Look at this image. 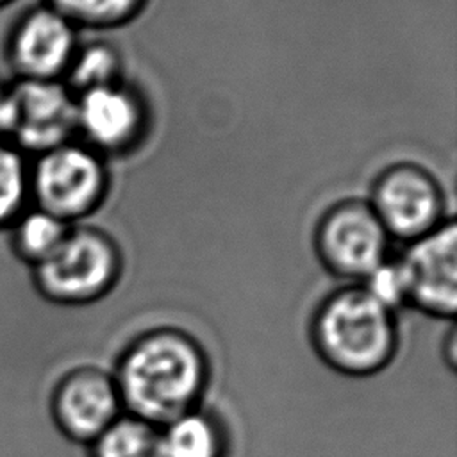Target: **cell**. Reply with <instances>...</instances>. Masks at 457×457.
<instances>
[{
	"label": "cell",
	"mask_w": 457,
	"mask_h": 457,
	"mask_svg": "<svg viewBox=\"0 0 457 457\" xmlns=\"http://www.w3.org/2000/svg\"><path fill=\"white\" fill-rule=\"evenodd\" d=\"M112 377L123 411L162 427L200 407L211 362L189 332L157 327L137 334L123 348Z\"/></svg>",
	"instance_id": "cell-1"
},
{
	"label": "cell",
	"mask_w": 457,
	"mask_h": 457,
	"mask_svg": "<svg viewBox=\"0 0 457 457\" xmlns=\"http://www.w3.org/2000/svg\"><path fill=\"white\" fill-rule=\"evenodd\" d=\"M309 334L318 357L348 377L382 371L400 345L396 314L361 284H348L327 295L312 312Z\"/></svg>",
	"instance_id": "cell-2"
},
{
	"label": "cell",
	"mask_w": 457,
	"mask_h": 457,
	"mask_svg": "<svg viewBox=\"0 0 457 457\" xmlns=\"http://www.w3.org/2000/svg\"><path fill=\"white\" fill-rule=\"evenodd\" d=\"M118 243L102 228L71 225L57 250L30 268L36 291L57 305H87L104 298L121 275Z\"/></svg>",
	"instance_id": "cell-3"
},
{
	"label": "cell",
	"mask_w": 457,
	"mask_h": 457,
	"mask_svg": "<svg viewBox=\"0 0 457 457\" xmlns=\"http://www.w3.org/2000/svg\"><path fill=\"white\" fill-rule=\"evenodd\" d=\"M30 205L77 225L104 202L107 168L98 152L79 139L30 157Z\"/></svg>",
	"instance_id": "cell-4"
},
{
	"label": "cell",
	"mask_w": 457,
	"mask_h": 457,
	"mask_svg": "<svg viewBox=\"0 0 457 457\" xmlns=\"http://www.w3.org/2000/svg\"><path fill=\"white\" fill-rule=\"evenodd\" d=\"M389 239L368 200L348 198L320 218L314 250L330 275L359 284L387 259Z\"/></svg>",
	"instance_id": "cell-5"
},
{
	"label": "cell",
	"mask_w": 457,
	"mask_h": 457,
	"mask_svg": "<svg viewBox=\"0 0 457 457\" xmlns=\"http://www.w3.org/2000/svg\"><path fill=\"white\" fill-rule=\"evenodd\" d=\"M368 204L389 237L414 241L445 221V193L420 164L396 162L375 179Z\"/></svg>",
	"instance_id": "cell-6"
},
{
	"label": "cell",
	"mask_w": 457,
	"mask_h": 457,
	"mask_svg": "<svg viewBox=\"0 0 457 457\" xmlns=\"http://www.w3.org/2000/svg\"><path fill=\"white\" fill-rule=\"evenodd\" d=\"M77 48L79 29L48 4H39L11 25L4 57L16 80H62Z\"/></svg>",
	"instance_id": "cell-7"
},
{
	"label": "cell",
	"mask_w": 457,
	"mask_h": 457,
	"mask_svg": "<svg viewBox=\"0 0 457 457\" xmlns=\"http://www.w3.org/2000/svg\"><path fill=\"white\" fill-rule=\"evenodd\" d=\"M9 143L29 159L75 139V95L62 80H12Z\"/></svg>",
	"instance_id": "cell-8"
},
{
	"label": "cell",
	"mask_w": 457,
	"mask_h": 457,
	"mask_svg": "<svg viewBox=\"0 0 457 457\" xmlns=\"http://www.w3.org/2000/svg\"><path fill=\"white\" fill-rule=\"evenodd\" d=\"M398 262L407 284L409 305L434 318L452 320L457 311V225L445 220L437 228L411 241Z\"/></svg>",
	"instance_id": "cell-9"
},
{
	"label": "cell",
	"mask_w": 457,
	"mask_h": 457,
	"mask_svg": "<svg viewBox=\"0 0 457 457\" xmlns=\"http://www.w3.org/2000/svg\"><path fill=\"white\" fill-rule=\"evenodd\" d=\"M112 373L98 366L66 371L50 395V416L70 441L89 445L123 414Z\"/></svg>",
	"instance_id": "cell-10"
},
{
	"label": "cell",
	"mask_w": 457,
	"mask_h": 457,
	"mask_svg": "<svg viewBox=\"0 0 457 457\" xmlns=\"http://www.w3.org/2000/svg\"><path fill=\"white\" fill-rule=\"evenodd\" d=\"M75 121L80 141L100 155L123 154L145 134V102L123 80L95 87L75 96Z\"/></svg>",
	"instance_id": "cell-11"
},
{
	"label": "cell",
	"mask_w": 457,
	"mask_h": 457,
	"mask_svg": "<svg viewBox=\"0 0 457 457\" xmlns=\"http://www.w3.org/2000/svg\"><path fill=\"white\" fill-rule=\"evenodd\" d=\"M162 457H230V436L221 418L191 409L161 427Z\"/></svg>",
	"instance_id": "cell-12"
},
{
	"label": "cell",
	"mask_w": 457,
	"mask_h": 457,
	"mask_svg": "<svg viewBox=\"0 0 457 457\" xmlns=\"http://www.w3.org/2000/svg\"><path fill=\"white\" fill-rule=\"evenodd\" d=\"M70 228V223L29 205L7 228L9 248L18 261L34 268L57 250Z\"/></svg>",
	"instance_id": "cell-13"
},
{
	"label": "cell",
	"mask_w": 457,
	"mask_h": 457,
	"mask_svg": "<svg viewBox=\"0 0 457 457\" xmlns=\"http://www.w3.org/2000/svg\"><path fill=\"white\" fill-rule=\"evenodd\" d=\"M89 446V457H162L161 427L123 412Z\"/></svg>",
	"instance_id": "cell-14"
},
{
	"label": "cell",
	"mask_w": 457,
	"mask_h": 457,
	"mask_svg": "<svg viewBox=\"0 0 457 457\" xmlns=\"http://www.w3.org/2000/svg\"><path fill=\"white\" fill-rule=\"evenodd\" d=\"M121 70L120 52L105 41H93L79 45L62 82L77 96L95 87L121 82Z\"/></svg>",
	"instance_id": "cell-15"
},
{
	"label": "cell",
	"mask_w": 457,
	"mask_h": 457,
	"mask_svg": "<svg viewBox=\"0 0 457 457\" xmlns=\"http://www.w3.org/2000/svg\"><path fill=\"white\" fill-rule=\"evenodd\" d=\"M77 29H116L132 21L146 0H45Z\"/></svg>",
	"instance_id": "cell-16"
},
{
	"label": "cell",
	"mask_w": 457,
	"mask_h": 457,
	"mask_svg": "<svg viewBox=\"0 0 457 457\" xmlns=\"http://www.w3.org/2000/svg\"><path fill=\"white\" fill-rule=\"evenodd\" d=\"M30 159L7 141H0V230L30 205Z\"/></svg>",
	"instance_id": "cell-17"
},
{
	"label": "cell",
	"mask_w": 457,
	"mask_h": 457,
	"mask_svg": "<svg viewBox=\"0 0 457 457\" xmlns=\"http://www.w3.org/2000/svg\"><path fill=\"white\" fill-rule=\"evenodd\" d=\"M380 305L396 311L409 305L407 284L398 259H386L362 282H359Z\"/></svg>",
	"instance_id": "cell-18"
},
{
	"label": "cell",
	"mask_w": 457,
	"mask_h": 457,
	"mask_svg": "<svg viewBox=\"0 0 457 457\" xmlns=\"http://www.w3.org/2000/svg\"><path fill=\"white\" fill-rule=\"evenodd\" d=\"M11 132V95L9 84L0 82V141L9 143Z\"/></svg>",
	"instance_id": "cell-19"
},
{
	"label": "cell",
	"mask_w": 457,
	"mask_h": 457,
	"mask_svg": "<svg viewBox=\"0 0 457 457\" xmlns=\"http://www.w3.org/2000/svg\"><path fill=\"white\" fill-rule=\"evenodd\" d=\"M14 0H0V9H4V7H7L9 4H12Z\"/></svg>",
	"instance_id": "cell-20"
}]
</instances>
